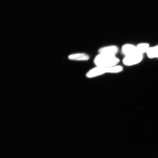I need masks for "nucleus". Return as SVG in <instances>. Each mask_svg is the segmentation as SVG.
<instances>
[{
	"mask_svg": "<svg viewBox=\"0 0 158 158\" xmlns=\"http://www.w3.org/2000/svg\"><path fill=\"white\" fill-rule=\"evenodd\" d=\"M119 61L116 55L99 54L95 58L94 62L96 66L110 68L117 65Z\"/></svg>",
	"mask_w": 158,
	"mask_h": 158,
	"instance_id": "obj_1",
	"label": "nucleus"
},
{
	"mask_svg": "<svg viewBox=\"0 0 158 158\" xmlns=\"http://www.w3.org/2000/svg\"><path fill=\"white\" fill-rule=\"evenodd\" d=\"M110 73V68L96 66L91 69L86 73V76L88 78H93L102 74Z\"/></svg>",
	"mask_w": 158,
	"mask_h": 158,
	"instance_id": "obj_2",
	"label": "nucleus"
},
{
	"mask_svg": "<svg viewBox=\"0 0 158 158\" xmlns=\"http://www.w3.org/2000/svg\"><path fill=\"white\" fill-rule=\"evenodd\" d=\"M143 58V54L137 53L129 56H125L123 59V62L126 66H132L141 62Z\"/></svg>",
	"mask_w": 158,
	"mask_h": 158,
	"instance_id": "obj_3",
	"label": "nucleus"
},
{
	"mask_svg": "<svg viewBox=\"0 0 158 158\" xmlns=\"http://www.w3.org/2000/svg\"><path fill=\"white\" fill-rule=\"evenodd\" d=\"M118 51V47L113 45L102 47L98 49V52L99 54L116 55Z\"/></svg>",
	"mask_w": 158,
	"mask_h": 158,
	"instance_id": "obj_4",
	"label": "nucleus"
},
{
	"mask_svg": "<svg viewBox=\"0 0 158 158\" xmlns=\"http://www.w3.org/2000/svg\"><path fill=\"white\" fill-rule=\"evenodd\" d=\"M122 51L125 56L138 53L137 47L130 44H126L122 47Z\"/></svg>",
	"mask_w": 158,
	"mask_h": 158,
	"instance_id": "obj_5",
	"label": "nucleus"
},
{
	"mask_svg": "<svg viewBox=\"0 0 158 158\" xmlns=\"http://www.w3.org/2000/svg\"><path fill=\"white\" fill-rule=\"evenodd\" d=\"M68 59L72 60L87 61L89 59V56L85 53H77L69 55Z\"/></svg>",
	"mask_w": 158,
	"mask_h": 158,
	"instance_id": "obj_6",
	"label": "nucleus"
},
{
	"mask_svg": "<svg viewBox=\"0 0 158 158\" xmlns=\"http://www.w3.org/2000/svg\"><path fill=\"white\" fill-rule=\"evenodd\" d=\"M147 53L148 57L149 58L158 57V45L151 48L149 47Z\"/></svg>",
	"mask_w": 158,
	"mask_h": 158,
	"instance_id": "obj_7",
	"label": "nucleus"
},
{
	"mask_svg": "<svg viewBox=\"0 0 158 158\" xmlns=\"http://www.w3.org/2000/svg\"><path fill=\"white\" fill-rule=\"evenodd\" d=\"M137 49L138 54H143V53L147 52L149 48V45L147 43H142L137 45Z\"/></svg>",
	"mask_w": 158,
	"mask_h": 158,
	"instance_id": "obj_8",
	"label": "nucleus"
},
{
	"mask_svg": "<svg viewBox=\"0 0 158 158\" xmlns=\"http://www.w3.org/2000/svg\"><path fill=\"white\" fill-rule=\"evenodd\" d=\"M123 70V67L120 66H116L110 67V73H117L121 72Z\"/></svg>",
	"mask_w": 158,
	"mask_h": 158,
	"instance_id": "obj_9",
	"label": "nucleus"
}]
</instances>
